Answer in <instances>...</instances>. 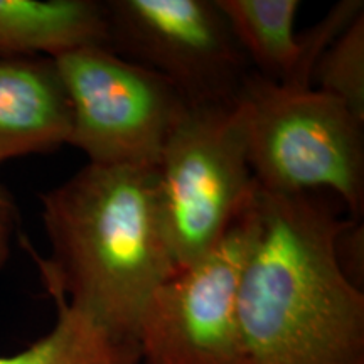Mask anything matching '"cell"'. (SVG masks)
Masks as SVG:
<instances>
[{
	"mask_svg": "<svg viewBox=\"0 0 364 364\" xmlns=\"http://www.w3.org/2000/svg\"><path fill=\"white\" fill-rule=\"evenodd\" d=\"M255 208L238 292L248 364H364V290L334 257L348 216L327 194L258 189Z\"/></svg>",
	"mask_w": 364,
	"mask_h": 364,
	"instance_id": "6da1fadb",
	"label": "cell"
},
{
	"mask_svg": "<svg viewBox=\"0 0 364 364\" xmlns=\"http://www.w3.org/2000/svg\"><path fill=\"white\" fill-rule=\"evenodd\" d=\"M51 257L33 253L46 292L135 339L150 294L179 270L156 167L88 162L41 196Z\"/></svg>",
	"mask_w": 364,
	"mask_h": 364,
	"instance_id": "7a4b0ae2",
	"label": "cell"
},
{
	"mask_svg": "<svg viewBox=\"0 0 364 364\" xmlns=\"http://www.w3.org/2000/svg\"><path fill=\"white\" fill-rule=\"evenodd\" d=\"M240 100L258 189L327 194L348 216L364 213V120L317 88H289L250 71Z\"/></svg>",
	"mask_w": 364,
	"mask_h": 364,
	"instance_id": "3957f363",
	"label": "cell"
},
{
	"mask_svg": "<svg viewBox=\"0 0 364 364\" xmlns=\"http://www.w3.org/2000/svg\"><path fill=\"white\" fill-rule=\"evenodd\" d=\"M156 179L172 255L188 267L225 238L257 196L241 100L189 105L164 144Z\"/></svg>",
	"mask_w": 364,
	"mask_h": 364,
	"instance_id": "277c9868",
	"label": "cell"
},
{
	"mask_svg": "<svg viewBox=\"0 0 364 364\" xmlns=\"http://www.w3.org/2000/svg\"><path fill=\"white\" fill-rule=\"evenodd\" d=\"M71 108L70 144L102 166L156 167L189 102L159 73L103 44L53 58Z\"/></svg>",
	"mask_w": 364,
	"mask_h": 364,
	"instance_id": "5b68a950",
	"label": "cell"
},
{
	"mask_svg": "<svg viewBox=\"0 0 364 364\" xmlns=\"http://www.w3.org/2000/svg\"><path fill=\"white\" fill-rule=\"evenodd\" d=\"M257 225L253 201L211 252L150 294L135 331L140 364H248L238 292Z\"/></svg>",
	"mask_w": 364,
	"mask_h": 364,
	"instance_id": "8992f818",
	"label": "cell"
},
{
	"mask_svg": "<svg viewBox=\"0 0 364 364\" xmlns=\"http://www.w3.org/2000/svg\"><path fill=\"white\" fill-rule=\"evenodd\" d=\"M113 53L167 78L191 105L240 98L252 71L216 0H107Z\"/></svg>",
	"mask_w": 364,
	"mask_h": 364,
	"instance_id": "52a82bcc",
	"label": "cell"
},
{
	"mask_svg": "<svg viewBox=\"0 0 364 364\" xmlns=\"http://www.w3.org/2000/svg\"><path fill=\"white\" fill-rule=\"evenodd\" d=\"M71 108L53 58L0 59V164L70 144Z\"/></svg>",
	"mask_w": 364,
	"mask_h": 364,
	"instance_id": "ba28073f",
	"label": "cell"
},
{
	"mask_svg": "<svg viewBox=\"0 0 364 364\" xmlns=\"http://www.w3.org/2000/svg\"><path fill=\"white\" fill-rule=\"evenodd\" d=\"M105 43L107 19L98 0H0V59L54 58Z\"/></svg>",
	"mask_w": 364,
	"mask_h": 364,
	"instance_id": "9c48e42d",
	"label": "cell"
},
{
	"mask_svg": "<svg viewBox=\"0 0 364 364\" xmlns=\"http://www.w3.org/2000/svg\"><path fill=\"white\" fill-rule=\"evenodd\" d=\"M252 71L292 86L300 59L299 0H216Z\"/></svg>",
	"mask_w": 364,
	"mask_h": 364,
	"instance_id": "30bf717a",
	"label": "cell"
},
{
	"mask_svg": "<svg viewBox=\"0 0 364 364\" xmlns=\"http://www.w3.org/2000/svg\"><path fill=\"white\" fill-rule=\"evenodd\" d=\"M53 329L16 354H0V364H140L135 339L117 334L81 309L53 299Z\"/></svg>",
	"mask_w": 364,
	"mask_h": 364,
	"instance_id": "8fae6325",
	"label": "cell"
},
{
	"mask_svg": "<svg viewBox=\"0 0 364 364\" xmlns=\"http://www.w3.org/2000/svg\"><path fill=\"white\" fill-rule=\"evenodd\" d=\"M312 86L338 98L364 120V12L318 58Z\"/></svg>",
	"mask_w": 364,
	"mask_h": 364,
	"instance_id": "7c38bea8",
	"label": "cell"
},
{
	"mask_svg": "<svg viewBox=\"0 0 364 364\" xmlns=\"http://www.w3.org/2000/svg\"><path fill=\"white\" fill-rule=\"evenodd\" d=\"M364 12L363 0H341L329 9V12L309 27L304 34H299L300 59L297 73L292 86L289 88H311L312 73L318 58L324 54L329 46L338 39V36L348 27L356 17Z\"/></svg>",
	"mask_w": 364,
	"mask_h": 364,
	"instance_id": "4fadbf2b",
	"label": "cell"
},
{
	"mask_svg": "<svg viewBox=\"0 0 364 364\" xmlns=\"http://www.w3.org/2000/svg\"><path fill=\"white\" fill-rule=\"evenodd\" d=\"M336 262L344 277L363 290L364 282V225L361 220L348 216V220L336 235Z\"/></svg>",
	"mask_w": 364,
	"mask_h": 364,
	"instance_id": "5bb4252c",
	"label": "cell"
},
{
	"mask_svg": "<svg viewBox=\"0 0 364 364\" xmlns=\"http://www.w3.org/2000/svg\"><path fill=\"white\" fill-rule=\"evenodd\" d=\"M17 213L11 196L0 184V268L6 265L11 257L12 240L16 233Z\"/></svg>",
	"mask_w": 364,
	"mask_h": 364,
	"instance_id": "9a60e30c",
	"label": "cell"
}]
</instances>
